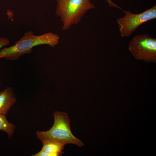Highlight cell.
Wrapping results in <instances>:
<instances>
[{"label": "cell", "mask_w": 156, "mask_h": 156, "mask_svg": "<svg viewBox=\"0 0 156 156\" xmlns=\"http://www.w3.org/2000/svg\"><path fill=\"white\" fill-rule=\"evenodd\" d=\"M128 49L136 59L156 63V38L149 34L134 36L129 42Z\"/></svg>", "instance_id": "cell-4"}, {"label": "cell", "mask_w": 156, "mask_h": 156, "mask_svg": "<svg viewBox=\"0 0 156 156\" xmlns=\"http://www.w3.org/2000/svg\"><path fill=\"white\" fill-rule=\"evenodd\" d=\"M17 99L12 88L7 87L0 92V114L6 115Z\"/></svg>", "instance_id": "cell-6"}, {"label": "cell", "mask_w": 156, "mask_h": 156, "mask_svg": "<svg viewBox=\"0 0 156 156\" xmlns=\"http://www.w3.org/2000/svg\"><path fill=\"white\" fill-rule=\"evenodd\" d=\"M10 42V40L7 38L0 37V49L1 48L9 45Z\"/></svg>", "instance_id": "cell-9"}, {"label": "cell", "mask_w": 156, "mask_h": 156, "mask_svg": "<svg viewBox=\"0 0 156 156\" xmlns=\"http://www.w3.org/2000/svg\"><path fill=\"white\" fill-rule=\"evenodd\" d=\"M107 2L109 6L110 7H114L122 10L121 8L114 3L111 0H105Z\"/></svg>", "instance_id": "cell-10"}, {"label": "cell", "mask_w": 156, "mask_h": 156, "mask_svg": "<svg viewBox=\"0 0 156 156\" xmlns=\"http://www.w3.org/2000/svg\"><path fill=\"white\" fill-rule=\"evenodd\" d=\"M56 14L62 24V29L78 24L88 10L95 7L90 0H56Z\"/></svg>", "instance_id": "cell-3"}, {"label": "cell", "mask_w": 156, "mask_h": 156, "mask_svg": "<svg viewBox=\"0 0 156 156\" xmlns=\"http://www.w3.org/2000/svg\"><path fill=\"white\" fill-rule=\"evenodd\" d=\"M43 145L40 151L50 154L53 156H62L64 153L62 151L66 144L53 141H48L42 142Z\"/></svg>", "instance_id": "cell-7"}, {"label": "cell", "mask_w": 156, "mask_h": 156, "mask_svg": "<svg viewBox=\"0 0 156 156\" xmlns=\"http://www.w3.org/2000/svg\"><path fill=\"white\" fill-rule=\"evenodd\" d=\"M59 39L57 34L51 32L37 36L34 35L32 31H26L14 44L0 49V59L18 60L21 56L31 53L34 47L45 44L54 47L58 44Z\"/></svg>", "instance_id": "cell-1"}, {"label": "cell", "mask_w": 156, "mask_h": 156, "mask_svg": "<svg viewBox=\"0 0 156 156\" xmlns=\"http://www.w3.org/2000/svg\"><path fill=\"white\" fill-rule=\"evenodd\" d=\"M125 15L117 19L120 36L130 37L143 23L156 18V5L138 14H133L129 10H123Z\"/></svg>", "instance_id": "cell-5"}, {"label": "cell", "mask_w": 156, "mask_h": 156, "mask_svg": "<svg viewBox=\"0 0 156 156\" xmlns=\"http://www.w3.org/2000/svg\"><path fill=\"white\" fill-rule=\"evenodd\" d=\"M53 115L54 123L51 128L47 131H38L36 132L38 138L42 142L53 141L66 144H73L79 147L84 146L83 142L73 134L70 119L67 113L56 111Z\"/></svg>", "instance_id": "cell-2"}, {"label": "cell", "mask_w": 156, "mask_h": 156, "mask_svg": "<svg viewBox=\"0 0 156 156\" xmlns=\"http://www.w3.org/2000/svg\"><path fill=\"white\" fill-rule=\"evenodd\" d=\"M16 126L10 123L7 120L6 115L0 114V130L6 133L9 138H11L14 132Z\"/></svg>", "instance_id": "cell-8"}]
</instances>
